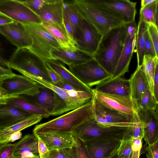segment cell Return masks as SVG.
Instances as JSON below:
<instances>
[{
    "instance_id": "6da1fadb",
    "label": "cell",
    "mask_w": 158,
    "mask_h": 158,
    "mask_svg": "<svg viewBox=\"0 0 158 158\" xmlns=\"http://www.w3.org/2000/svg\"><path fill=\"white\" fill-rule=\"evenodd\" d=\"M126 36L125 24L115 28L102 37L93 57L108 73L112 75L121 54Z\"/></svg>"
},
{
    "instance_id": "7a4b0ae2",
    "label": "cell",
    "mask_w": 158,
    "mask_h": 158,
    "mask_svg": "<svg viewBox=\"0 0 158 158\" xmlns=\"http://www.w3.org/2000/svg\"><path fill=\"white\" fill-rule=\"evenodd\" d=\"M94 114L92 100L48 122L37 125L33 130L34 135L48 133L71 132L90 119Z\"/></svg>"
},
{
    "instance_id": "3957f363",
    "label": "cell",
    "mask_w": 158,
    "mask_h": 158,
    "mask_svg": "<svg viewBox=\"0 0 158 158\" xmlns=\"http://www.w3.org/2000/svg\"><path fill=\"white\" fill-rule=\"evenodd\" d=\"M72 1L83 19L95 30L102 38L112 29L124 24L119 18L87 0Z\"/></svg>"
},
{
    "instance_id": "277c9868",
    "label": "cell",
    "mask_w": 158,
    "mask_h": 158,
    "mask_svg": "<svg viewBox=\"0 0 158 158\" xmlns=\"http://www.w3.org/2000/svg\"><path fill=\"white\" fill-rule=\"evenodd\" d=\"M0 60L2 67L21 70L52 82L44 61L29 48H17L8 61Z\"/></svg>"
},
{
    "instance_id": "5b68a950",
    "label": "cell",
    "mask_w": 158,
    "mask_h": 158,
    "mask_svg": "<svg viewBox=\"0 0 158 158\" xmlns=\"http://www.w3.org/2000/svg\"><path fill=\"white\" fill-rule=\"evenodd\" d=\"M32 38L33 43L29 49L45 62L53 60L51 54L54 49L62 48L58 41L40 24H24Z\"/></svg>"
},
{
    "instance_id": "8992f818",
    "label": "cell",
    "mask_w": 158,
    "mask_h": 158,
    "mask_svg": "<svg viewBox=\"0 0 158 158\" xmlns=\"http://www.w3.org/2000/svg\"><path fill=\"white\" fill-rule=\"evenodd\" d=\"M128 127H103L98 125L94 118L88 120L72 131L83 142L96 139L122 140Z\"/></svg>"
},
{
    "instance_id": "52a82bcc",
    "label": "cell",
    "mask_w": 158,
    "mask_h": 158,
    "mask_svg": "<svg viewBox=\"0 0 158 158\" xmlns=\"http://www.w3.org/2000/svg\"><path fill=\"white\" fill-rule=\"evenodd\" d=\"M92 102L93 118L99 126L125 127L132 126L134 114H124L109 108L99 102L94 96Z\"/></svg>"
},
{
    "instance_id": "ba28073f",
    "label": "cell",
    "mask_w": 158,
    "mask_h": 158,
    "mask_svg": "<svg viewBox=\"0 0 158 158\" xmlns=\"http://www.w3.org/2000/svg\"><path fill=\"white\" fill-rule=\"evenodd\" d=\"M69 71L81 81L91 88L110 79L107 72L93 57L85 63L69 66Z\"/></svg>"
},
{
    "instance_id": "9c48e42d",
    "label": "cell",
    "mask_w": 158,
    "mask_h": 158,
    "mask_svg": "<svg viewBox=\"0 0 158 158\" xmlns=\"http://www.w3.org/2000/svg\"><path fill=\"white\" fill-rule=\"evenodd\" d=\"M111 15L120 19L124 24L135 20L136 2L129 0H87Z\"/></svg>"
},
{
    "instance_id": "30bf717a",
    "label": "cell",
    "mask_w": 158,
    "mask_h": 158,
    "mask_svg": "<svg viewBox=\"0 0 158 158\" xmlns=\"http://www.w3.org/2000/svg\"><path fill=\"white\" fill-rule=\"evenodd\" d=\"M0 13L23 24H41L39 16L19 0H0Z\"/></svg>"
},
{
    "instance_id": "8fae6325",
    "label": "cell",
    "mask_w": 158,
    "mask_h": 158,
    "mask_svg": "<svg viewBox=\"0 0 158 158\" xmlns=\"http://www.w3.org/2000/svg\"><path fill=\"white\" fill-rule=\"evenodd\" d=\"M0 87L14 96H34L40 91L38 84L25 76L16 74L0 82Z\"/></svg>"
},
{
    "instance_id": "7c38bea8",
    "label": "cell",
    "mask_w": 158,
    "mask_h": 158,
    "mask_svg": "<svg viewBox=\"0 0 158 158\" xmlns=\"http://www.w3.org/2000/svg\"><path fill=\"white\" fill-rule=\"evenodd\" d=\"M0 32L12 44L17 48H30L33 41L31 35L24 25L14 21L0 26Z\"/></svg>"
},
{
    "instance_id": "4fadbf2b",
    "label": "cell",
    "mask_w": 158,
    "mask_h": 158,
    "mask_svg": "<svg viewBox=\"0 0 158 158\" xmlns=\"http://www.w3.org/2000/svg\"><path fill=\"white\" fill-rule=\"evenodd\" d=\"M94 97L106 106L119 113L134 114L137 109L130 98L100 93L93 89Z\"/></svg>"
},
{
    "instance_id": "5bb4252c",
    "label": "cell",
    "mask_w": 158,
    "mask_h": 158,
    "mask_svg": "<svg viewBox=\"0 0 158 158\" xmlns=\"http://www.w3.org/2000/svg\"><path fill=\"white\" fill-rule=\"evenodd\" d=\"M102 37L83 18L76 44L79 49L92 56L99 47Z\"/></svg>"
},
{
    "instance_id": "9a60e30c",
    "label": "cell",
    "mask_w": 158,
    "mask_h": 158,
    "mask_svg": "<svg viewBox=\"0 0 158 158\" xmlns=\"http://www.w3.org/2000/svg\"><path fill=\"white\" fill-rule=\"evenodd\" d=\"M35 135L44 142L49 151L72 148L77 146L80 142L72 132L48 133Z\"/></svg>"
},
{
    "instance_id": "2e32d148",
    "label": "cell",
    "mask_w": 158,
    "mask_h": 158,
    "mask_svg": "<svg viewBox=\"0 0 158 158\" xmlns=\"http://www.w3.org/2000/svg\"><path fill=\"white\" fill-rule=\"evenodd\" d=\"M121 140L96 139L83 142L90 158H106L118 149Z\"/></svg>"
},
{
    "instance_id": "e0dca14e",
    "label": "cell",
    "mask_w": 158,
    "mask_h": 158,
    "mask_svg": "<svg viewBox=\"0 0 158 158\" xmlns=\"http://www.w3.org/2000/svg\"><path fill=\"white\" fill-rule=\"evenodd\" d=\"M23 75L34 81L38 84L47 87L56 93L64 101L70 111L86 104L74 98L71 89L68 90L60 87L42 78L20 70H17Z\"/></svg>"
},
{
    "instance_id": "ac0fdd59",
    "label": "cell",
    "mask_w": 158,
    "mask_h": 158,
    "mask_svg": "<svg viewBox=\"0 0 158 158\" xmlns=\"http://www.w3.org/2000/svg\"><path fill=\"white\" fill-rule=\"evenodd\" d=\"M64 4L62 0H47L39 16L42 24L64 25Z\"/></svg>"
},
{
    "instance_id": "d6986e66",
    "label": "cell",
    "mask_w": 158,
    "mask_h": 158,
    "mask_svg": "<svg viewBox=\"0 0 158 158\" xmlns=\"http://www.w3.org/2000/svg\"><path fill=\"white\" fill-rule=\"evenodd\" d=\"M138 113L143 125V138L148 145L158 140V115L155 110H138Z\"/></svg>"
},
{
    "instance_id": "ffe728a7",
    "label": "cell",
    "mask_w": 158,
    "mask_h": 158,
    "mask_svg": "<svg viewBox=\"0 0 158 158\" xmlns=\"http://www.w3.org/2000/svg\"><path fill=\"white\" fill-rule=\"evenodd\" d=\"M45 63L59 76L65 84L77 90L93 93V89L81 81L66 67L64 63L53 60H47Z\"/></svg>"
},
{
    "instance_id": "44dd1931",
    "label": "cell",
    "mask_w": 158,
    "mask_h": 158,
    "mask_svg": "<svg viewBox=\"0 0 158 158\" xmlns=\"http://www.w3.org/2000/svg\"><path fill=\"white\" fill-rule=\"evenodd\" d=\"M137 35H127L122 51L118 63L110 79L122 77L129 72V68L134 49L135 47Z\"/></svg>"
},
{
    "instance_id": "7402d4cb",
    "label": "cell",
    "mask_w": 158,
    "mask_h": 158,
    "mask_svg": "<svg viewBox=\"0 0 158 158\" xmlns=\"http://www.w3.org/2000/svg\"><path fill=\"white\" fill-rule=\"evenodd\" d=\"M94 89L104 94L131 98L129 80L122 77L109 79L96 86Z\"/></svg>"
},
{
    "instance_id": "603a6c76",
    "label": "cell",
    "mask_w": 158,
    "mask_h": 158,
    "mask_svg": "<svg viewBox=\"0 0 158 158\" xmlns=\"http://www.w3.org/2000/svg\"><path fill=\"white\" fill-rule=\"evenodd\" d=\"M53 60L60 61L69 66L85 63L93 56L78 49L73 51L62 48L54 49L51 52Z\"/></svg>"
},
{
    "instance_id": "cb8c5ba5",
    "label": "cell",
    "mask_w": 158,
    "mask_h": 158,
    "mask_svg": "<svg viewBox=\"0 0 158 158\" xmlns=\"http://www.w3.org/2000/svg\"><path fill=\"white\" fill-rule=\"evenodd\" d=\"M39 92L35 95H21L33 105L46 110L51 115L54 106L55 93L41 85L39 84Z\"/></svg>"
},
{
    "instance_id": "d4e9b609",
    "label": "cell",
    "mask_w": 158,
    "mask_h": 158,
    "mask_svg": "<svg viewBox=\"0 0 158 158\" xmlns=\"http://www.w3.org/2000/svg\"><path fill=\"white\" fill-rule=\"evenodd\" d=\"M129 80L131 89V98L138 110L143 94L146 89L149 88L146 76L141 66L137 67Z\"/></svg>"
},
{
    "instance_id": "484cf974",
    "label": "cell",
    "mask_w": 158,
    "mask_h": 158,
    "mask_svg": "<svg viewBox=\"0 0 158 158\" xmlns=\"http://www.w3.org/2000/svg\"><path fill=\"white\" fill-rule=\"evenodd\" d=\"M31 114L8 104L0 105V129L13 125Z\"/></svg>"
},
{
    "instance_id": "4316f807",
    "label": "cell",
    "mask_w": 158,
    "mask_h": 158,
    "mask_svg": "<svg viewBox=\"0 0 158 158\" xmlns=\"http://www.w3.org/2000/svg\"><path fill=\"white\" fill-rule=\"evenodd\" d=\"M43 118L41 115L31 114L13 125L0 129V145L4 144L11 134L37 123Z\"/></svg>"
},
{
    "instance_id": "83f0119b",
    "label": "cell",
    "mask_w": 158,
    "mask_h": 158,
    "mask_svg": "<svg viewBox=\"0 0 158 158\" xmlns=\"http://www.w3.org/2000/svg\"><path fill=\"white\" fill-rule=\"evenodd\" d=\"M42 24L58 41L62 48L73 51L79 49L70 39L64 25Z\"/></svg>"
},
{
    "instance_id": "f1b7e54d",
    "label": "cell",
    "mask_w": 158,
    "mask_h": 158,
    "mask_svg": "<svg viewBox=\"0 0 158 158\" xmlns=\"http://www.w3.org/2000/svg\"><path fill=\"white\" fill-rule=\"evenodd\" d=\"M64 15L68 20L72 27L74 39L76 43L80 33L83 18L73 1L71 2H64Z\"/></svg>"
},
{
    "instance_id": "f546056e",
    "label": "cell",
    "mask_w": 158,
    "mask_h": 158,
    "mask_svg": "<svg viewBox=\"0 0 158 158\" xmlns=\"http://www.w3.org/2000/svg\"><path fill=\"white\" fill-rule=\"evenodd\" d=\"M15 143V156L19 155L26 151L30 152L39 156L38 139L37 135L27 134Z\"/></svg>"
},
{
    "instance_id": "4dcf8cb0",
    "label": "cell",
    "mask_w": 158,
    "mask_h": 158,
    "mask_svg": "<svg viewBox=\"0 0 158 158\" xmlns=\"http://www.w3.org/2000/svg\"><path fill=\"white\" fill-rule=\"evenodd\" d=\"M149 26V24L145 21L139 19L135 44L137 59V67L141 66L143 59L145 55V36Z\"/></svg>"
},
{
    "instance_id": "1f68e13d",
    "label": "cell",
    "mask_w": 158,
    "mask_h": 158,
    "mask_svg": "<svg viewBox=\"0 0 158 158\" xmlns=\"http://www.w3.org/2000/svg\"><path fill=\"white\" fill-rule=\"evenodd\" d=\"M7 104L31 114L41 115L43 118H48L50 116V114L46 110L30 103L21 95L10 99L8 100Z\"/></svg>"
},
{
    "instance_id": "d6a6232c",
    "label": "cell",
    "mask_w": 158,
    "mask_h": 158,
    "mask_svg": "<svg viewBox=\"0 0 158 158\" xmlns=\"http://www.w3.org/2000/svg\"><path fill=\"white\" fill-rule=\"evenodd\" d=\"M157 58L145 55L143 58L142 68L146 76L149 89L153 95L154 79Z\"/></svg>"
},
{
    "instance_id": "836d02e7",
    "label": "cell",
    "mask_w": 158,
    "mask_h": 158,
    "mask_svg": "<svg viewBox=\"0 0 158 158\" xmlns=\"http://www.w3.org/2000/svg\"><path fill=\"white\" fill-rule=\"evenodd\" d=\"M144 129L143 122L137 111L134 114V120L132 126L126 131L123 139H128L132 137L142 139L143 138Z\"/></svg>"
},
{
    "instance_id": "e575fe53",
    "label": "cell",
    "mask_w": 158,
    "mask_h": 158,
    "mask_svg": "<svg viewBox=\"0 0 158 158\" xmlns=\"http://www.w3.org/2000/svg\"><path fill=\"white\" fill-rule=\"evenodd\" d=\"M157 0L142 8H140L139 19L150 24L155 25Z\"/></svg>"
},
{
    "instance_id": "d590c367",
    "label": "cell",
    "mask_w": 158,
    "mask_h": 158,
    "mask_svg": "<svg viewBox=\"0 0 158 158\" xmlns=\"http://www.w3.org/2000/svg\"><path fill=\"white\" fill-rule=\"evenodd\" d=\"M156 105L154 97L148 88L142 96L137 110L148 109L155 110Z\"/></svg>"
},
{
    "instance_id": "8d00e7d4",
    "label": "cell",
    "mask_w": 158,
    "mask_h": 158,
    "mask_svg": "<svg viewBox=\"0 0 158 158\" xmlns=\"http://www.w3.org/2000/svg\"><path fill=\"white\" fill-rule=\"evenodd\" d=\"M132 137L130 139L121 140L117 151V154L119 156L129 157L131 156L132 152Z\"/></svg>"
},
{
    "instance_id": "74e56055",
    "label": "cell",
    "mask_w": 158,
    "mask_h": 158,
    "mask_svg": "<svg viewBox=\"0 0 158 158\" xmlns=\"http://www.w3.org/2000/svg\"><path fill=\"white\" fill-rule=\"evenodd\" d=\"M21 2L35 14L40 16L41 10L47 0H21Z\"/></svg>"
},
{
    "instance_id": "f35d334b",
    "label": "cell",
    "mask_w": 158,
    "mask_h": 158,
    "mask_svg": "<svg viewBox=\"0 0 158 158\" xmlns=\"http://www.w3.org/2000/svg\"><path fill=\"white\" fill-rule=\"evenodd\" d=\"M15 143L0 145V158H14Z\"/></svg>"
},
{
    "instance_id": "ab89813d",
    "label": "cell",
    "mask_w": 158,
    "mask_h": 158,
    "mask_svg": "<svg viewBox=\"0 0 158 158\" xmlns=\"http://www.w3.org/2000/svg\"><path fill=\"white\" fill-rule=\"evenodd\" d=\"M71 149L76 158H90L85 144L81 141L78 145L72 148Z\"/></svg>"
},
{
    "instance_id": "60d3db41",
    "label": "cell",
    "mask_w": 158,
    "mask_h": 158,
    "mask_svg": "<svg viewBox=\"0 0 158 158\" xmlns=\"http://www.w3.org/2000/svg\"><path fill=\"white\" fill-rule=\"evenodd\" d=\"M148 31L153 43L156 57L158 59V32L156 25L149 24Z\"/></svg>"
},
{
    "instance_id": "b9f144b4",
    "label": "cell",
    "mask_w": 158,
    "mask_h": 158,
    "mask_svg": "<svg viewBox=\"0 0 158 158\" xmlns=\"http://www.w3.org/2000/svg\"><path fill=\"white\" fill-rule=\"evenodd\" d=\"M142 147V139L134 138L132 140V152L131 158H139Z\"/></svg>"
},
{
    "instance_id": "7bdbcfd3",
    "label": "cell",
    "mask_w": 158,
    "mask_h": 158,
    "mask_svg": "<svg viewBox=\"0 0 158 158\" xmlns=\"http://www.w3.org/2000/svg\"><path fill=\"white\" fill-rule=\"evenodd\" d=\"M46 65L52 83L57 86L63 88L66 84L56 73L49 68L46 64Z\"/></svg>"
},
{
    "instance_id": "ee69618b",
    "label": "cell",
    "mask_w": 158,
    "mask_h": 158,
    "mask_svg": "<svg viewBox=\"0 0 158 158\" xmlns=\"http://www.w3.org/2000/svg\"><path fill=\"white\" fill-rule=\"evenodd\" d=\"M145 49V55H149L154 56H156L154 46L149 33L148 30L146 34Z\"/></svg>"
},
{
    "instance_id": "f6af8a7d",
    "label": "cell",
    "mask_w": 158,
    "mask_h": 158,
    "mask_svg": "<svg viewBox=\"0 0 158 158\" xmlns=\"http://www.w3.org/2000/svg\"><path fill=\"white\" fill-rule=\"evenodd\" d=\"M146 151L147 158H158V141L148 145Z\"/></svg>"
},
{
    "instance_id": "bcb514c9",
    "label": "cell",
    "mask_w": 158,
    "mask_h": 158,
    "mask_svg": "<svg viewBox=\"0 0 158 158\" xmlns=\"http://www.w3.org/2000/svg\"><path fill=\"white\" fill-rule=\"evenodd\" d=\"M16 75L12 71L11 68L0 67V82L11 78Z\"/></svg>"
},
{
    "instance_id": "7dc6e473",
    "label": "cell",
    "mask_w": 158,
    "mask_h": 158,
    "mask_svg": "<svg viewBox=\"0 0 158 158\" xmlns=\"http://www.w3.org/2000/svg\"><path fill=\"white\" fill-rule=\"evenodd\" d=\"M153 96L156 103H158V59L157 58V62L155 69L154 79V86L153 89Z\"/></svg>"
},
{
    "instance_id": "c3c4849f",
    "label": "cell",
    "mask_w": 158,
    "mask_h": 158,
    "mask_svg": "<svg viewBox=\"0 0 158 158\" xmlns=\"http://www.w3.org/2000/svg\"><path fill=\"white\" fill-rule=\"evenodd\" d=\"M18 96L9 94L6 90L0 87V105L6 104L9 100Z\"/></svg>"
},
{
    "instance_id": "681fc988",
    "label": "cell",
    "mask_w": 158,
    "mask_h": 158,
    "mask_svg": "<svg viewBox=\"0 0 158 158\" xmlns=\"http://www.w3.org/2000/svg\"><path fill=\"white\" fill-rule=\"evenodd\" d=\"M126 27V34L132 36L137 35L138 26L134 20L129 23L125 24Z\"/></svg>"
},
{
    "instance_id": "f907efd6",
    "label": "cell",
    "mask_w": 158,
    "mask_h": 158,
    "mask_svg": "<svg viewBox=\"0 0 158 158\" xmlns=\"http://www.w3.org/2000/svg\"><path fill=\"white\" fill-rule=\"evenodd\" d=\"M37 136L38 139L39 156L40 158H44L50 151L44 142L37 135Z\"/></svg>"
},
{
    "instance_id": "816d5d0a",
    "label": "cell",
    "mask_w": 158,
    "mask_h": 158,
    "mask_svg": "<svg viewBox=\"0 0 158 158\" xmlns=\"http://www.w3.org/2000/svg\"><path fill=\"white\" fill-rule=\"evenodd\" d=\"M64 23L68 35L72 42L77 46L74 39L73 31L72 27L68 20L64 16Z\"/></svg>"
},
{
    "instance_id": "f5cc1de1",
    "label": "cell",
    "mask_w": 158,
    "mask_h": 158,
    "mask_svg": "<svg viewBox=\"0 0 158 158\" xmlns=\"http://www.w3.org/2000/svg\"><path fill=\"white\" fill-rule=\"evenodd\" d=\"M44 157L45 158H64L60 150L50 151Z\"/></svg>"
},
{
    "instance_id": "db71d44e",
    "label": "cell",
    "mask_w": 158,
    "mask_h": 158,
    "mask_svg": "<svg viewBox=\"0 0 158 158\" xmlns=\"http://www.w3.org/2000/svg\"><path fill=\"white\" fill-rule=\"evenodd\" d=\"M14 21L9 17L0 13V26L9 24Z\"/></svg>"
},
{
    "instance_id": "11a10c76",
    "label": "cell",
    "mask_w": 158,
    "mask_h": 158,
    "mask_svg": "<svg viewBox=\"0 0 158 158\" xmlns=\"http://www.w3.org/2000/svg\"><path fill=\"white\" fill-rule=\"evenodd\" d=\"M40 158V157L39 156L36 155L30 152L26 151L22 153L19 155L15 156L14 157V158Z\"/></svg>"
},
{
    "instance_id": "9f6ffc18",
    "label": "cell",
    "mask_w": 158,
    "mask_h": 158,
    "mask_svg": "<svg viewBox=\"0 0 158 158\" xmlns=\"http://www.w3.org/2000/svg\"><path fill=\"white\" fill-rule=\"evenodd\" d=\"M22 137V133L20 131L16 132L10 135L5 144L11 142H13L15 141L21 139Z\"/></svg>"
},
{
    "instance_id": "6f0895ef",
    "label": "cell",
    "mask_w": 158,
    "mask_h": 158,
    "mask_svg": "<svg viewBox=\"0 0 158 158\" xmlns=\"http://www.w3.org/2000/svg\"><path fill=\"white\" fill-rule=\"evenodd\" d=\"M60 150L63 155L64 158H76L71 148L63 149Z\"/></svg>"
},
{
    "instance_id": "680465c9",
    "label": "cell",
    "mask_w": 158,
    "mask_h": 158,
    "mask_svg": "<svg viewBox=\"0 0 158 158\" xmlns=\"http://www.w3.org/2000/svg\"><path fill=\"white\" fill-rule=\"evenodd\" d=\"M117 150L114 152L106 158H131V156L129 157H122L119 156L117 154Z\"/></svg>"
},
{
    "instance_id": "91938a15",
    "label": "cell",
    "mask_w": 158,
    "mask_h": 158,
    "mask_svg": "<svg viewBox=\"0 0 158 158\" xmlns=\"http://www.w3.org/2000/svg\"><path fill=\"white\" fill-rule=\"evenodd\" d=\"M155 0H142L141 1V7L143 8L152 3Z\"/></svg>"
},
{
    "instance_id": "94428289",
    "label": "cell",
    "mask_w": 158,
    "mask_h": 158,
    "mask_svg": "<svg viewBox=\"0 0 158 158\" xmlns=\"http://www.w3.org/2000/svg\"><path fill=\"white\" fill-rule=\"evenodd\" d=\"M155 25L158 32V0L157 1L156 11L155 19Z\"/></svg>"
},
{
    "instance_id": "6125c7cd",
    "label": "cell",
    "mask_w": 158,
    "mask_h": 158,
    "mask_svg": "<svg viewBox=\"0 0 158 158\" xmlns=\"http://www.w3.org/2000/svg\"><path fill=\"white\" fill-rule=\"evenodd\" d=\"M155 111L158 115V103L157 104Z\"/></svg>"
},
{
    "instance_id": "be15d7a7",
    "label": "cell",
    "mask_w": 158,
    "mask_h": 158,
    "mask_svg": "<svg viewBox=\"0 0 158 158\" xmlns=\"http://www.w3.org/2000/svg\"></svg>"
},
{
    "instance_id": "e7e4bbea",
    "label": "cell",
    "mask_w": 158,
    "mask_h": 158,
    "mask_svg": "<svg viewBox=\"0 0 158 158\" xmlns=\"http://www.w3.org/2000/svg\"><path fill=\"white\" fill-rule=\"evenodd\" d=\"M44 158H45V157Z\"/></svg>"
},
{
    "instance_id": "03108f58",
    "label": "cell",
    "mask_w": 158,
    "mask_h": 158,
    "mask_svg": "<svg viewBox=\"0 0 158 158\" xmlns=\"http://www.w3.org/2000/svg\"></svg>"
}]
</instances>
